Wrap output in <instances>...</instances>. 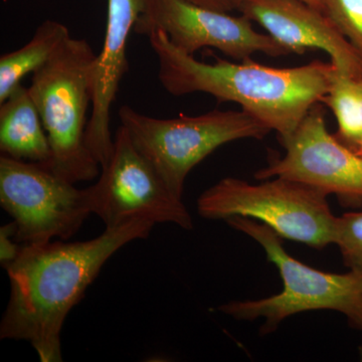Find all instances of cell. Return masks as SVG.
Masks as SVG:
<instances>
[{
	"label": "cell",
	"mask_w": 362,
	"mask_h": 362,
	"mask_svg": "<svg viewBox=\"0 0 362 362\" xmlns=\"http://www.w3.org/2000/svg\"><path fill=\"white\" fill-rule=\"evenodd\" d=\"M197 6L207 7V8L216 9V11L230 13L237 7L235 0H187Z\"/></svg>",
	"instance_id": "d6986e66"
},
{
	"label": "cell",
	"mask_w": 362,
	"mask_h": 362,
	"mask_svg": "<svg viewBox=\"0 0 362 362\" xmlns=\"http://www.w3.org/2000/svg\"><path fill=\"white\" fill-rule=\"evenodd\" d=\"M16 226L14 221L0 228V262L4 269L18 258L23 245L16 240Z\"/></svg>",
	"instance_id": "ac0fdd59"
},
{
	"label": "cell",
	"mask_w": 362,
	"mask_h": 362,
	"mask_svg": "<svg viewBox=\"0 0 362 362\" xmlns=\"http://www.w3.org/2000/svg\"><path fill=\"white\" fill-rule=\"evenodd\" d=\"M351 149H354L359 156L362 157V138L357 141Z\"/></svg>",
	"instance_id": "44dd1931"
},
{
	"label": "cell",
	"mask_w": 362,
	"mask_h": 362,
	"mask_svg": "<svg viewBox=\"0 0 362 362\" xmlns=\"http://www.w3.org/2000/svg\"><path fill=\"white\" fill-rule=\"evenodd\" d=\"M323 190L285 177L247 182L226 177L201 194L197 211L207 220L244 216L268 226L282 239L315 249L334 244L337 218Z\"/></svg>",
	"instance_id": "5b68a950"
},
{
	"label": "cell",
	"mask_w": 362,
	"mask_h": 362,
	"mask_svg": "<svg viewBox=\"0 0 362 362\" xmlns=\"http://www.w3.org/2000/svg\"><path fill=\"white\" fill-rule=\"evenodd\" d=\"M334 244L339 247L344 265L362 273V211L337 216Z\"/></svg>",
	"instance_id": "2e32d148"
},
{
	"label": "cell",
	"mask_w": 362,
	"mask_h": 362,
	"mask_svg": "<svg viewBox=\"0 0 362 362\" xmlns=\"http://www.w3.org/2000/svg\"><path fill=\"white\" fill-rule=\"evenodd\" d=\"M0 151L42 165L51 161V146L39 110L23 85L0 104Z\"/></svg>",
	"instance_id": "4fadbf2b"
},
{
	"label": "cell",
	"mask_w": 362,
	"mask_h": 362,
	"mask_svg": "<svg viewBox=\"0 0 362 362\" xmlns=\"http://www.w3.org/2000/svg\"><path fill=\"white\" fill-rule=\"evenodd\" d=\"M145 0H108L103 45L97 54L93 78L92 113L88 123V147L100 166L113 152L111 109L128 70L127 45L134 33Z\"/></svg>",
	"instance_id": "7c38bea8"
},
{
	"label": "cell",
	"mask_w": 362,
	"mask_h": 362,
	"mask_svg": "<svg viewBox=\"0 0 362 362\" xmlns=\"http://www.w3.org/2000/svg\"><path fill=\"white\" fill-rule=\"evenodd\" d=\"M321 103L337 118L338 139L352 148L362 138V76L349 75L334 68Z\"/></svg>",
	"instance_id": "9a60e30c"
},
{
	"label": "cell",
	"mask_w": 362,
	"mask_h": 362,
	"mask_svg": "<svg viewBox=\"0 0 362 362\" xmlns=\"http://www.w3.org/2000/svg\"><path fill=\"white\" fill-rule=\"evenodd\" d=\"M240 1H243V0H235L237 6ZM302 1L306 2V4H310V6L324 11V0H302Z\"/></svg>",
	"instance_id": "ffe728a7"
},
{
	"label": "cell",
	"mask_w": 362,
	"mask_h": 362,
	"mask_svg": "<svg viewBox=\"0 0 362 362\" xmlns=\"http://www.w3.org/2000/svg\"><path fill=\"white\" fill-rule=\"evenodd\" d=\"M92 213L106 228L136 220L173 225L192 230V214L176 197L150 162L120 125L114 137L113 152L101 175L89 187Z\"/></svg>",
	"instance_id": "ba28073f"
},
{
	"label": "cell",
	"mask_w": 362,
	"mask_h": 362,
	"mask_svg": "<svg viewBox=\"0 0 362 362\" xmlns=\"http://www.w3.org/2000/svg\"><path fill=\"white\" fill-rule=\"evenodd\" d=\"M226 221L263 247L268 261L282 277L283 290L263 299L228 302L218 307V311L235 320L265 319L261 335L271 334L289 317L317 310L339 312L351 327L362 331L361 272L335 274L317 270L293 258L283 247L282 238L268 226L244 216H233Z\"/></svg>",
	"instance_id": "277c9868"
},
{
	"label": "cell",
	"mask_w": 362,
	"mask_h": 362,
	"mask_svg": "<svg viewBox=\"0 0 362 362\" xmlns=\"http://www.w3.org/2000/svg\"><path fill=\"white\" fill-rule=\"evenodd\" d=\"M158 62V80L173 96L206 93L233 102L285 141L329 89L334 66L314 61L293 68H274L245 59L197 61L177 49L162 30L147 35Z\"/></svg>",
	"instance_id": "7a4b0ae2"
},
{
	"label": "cell",
	"mask_w": 362,
	"mask_h": 362,
	"mask_svg": "<svg viewBox=\"0 0 362 362\" xmlns=\"http://www.w3.org/2000/svg\"><path fill=\"white\" fill-rule=\"evenodd\" d=\"M237 8L290 54L320 49L338 71L362 76L361 57L320 9L302 0H243Z\"/></svg>",
	"instance_id": "8fae6325"
},
{
	"label": "cell",
	"mask_w": 362,
	"mask_h": 362,
	"mask_svg": "<svg viewBox=\"0 0 362 362\" xmlns=\"http://www.w3.org/2000/svg\"><path fill=\"white\" fill-rule=\"evenodd\" d=\"M97 54L87 40L70 37L33 74L28 87L51 146L45 166L75 185L99 175L100 164L86 139Z\"/></svg>",
	"instance_id": "3957f363"
},
{
	"label": "cell",
	"mask_w": 362,
	"mask_h": 362,
	"mask_svg": "<svg viewBox=\"0 0 362 362\" xmlns=\"http://www.w3.org/2000/svg\"><path fill=\"white\" fill-rule=\"evenodd\" d=\"M0 204L13 218L21 245L69 240L93 214L89 187L78 189L42 164L2 154Z\"/></svg>",
	"instance_id": "52a82bcc"
},
{
	"label": "cell",
	"mask_w": 362,
	"mask_h": 362,
	"mask_svg": "<svg viewBox=\"0 0 362 362\" xmlns=\"http://www.w3.org/2000/svg\"><path fill=\"white\" fill-rule=\"evenodd\" d=\"M154 30H162L177 49L192 56L204 47L239 61L257 52L271 57L290 54L270 35L255 30L243 14L230 16L187 0H145L134 33L147 37Z\"/></svg>",
	"instance_id": "9c48e42d"
},
{
	"label": "cell",
	"mask_w": 362,
	"mask_h": 362,
	"mask_svg": "<svg viewBox=\"0 0 362 362\" xmlns=\"http://www.w3.org/2000/svg\"><path fill=\"white\" fill-rule=\"evenodd\" d=\"M281 143L284 156L274 157L257 171L254 175L257 180L290 178L327 194L362 199V157L329 133L319 104Z\"/></svg>",
	"instance_id": "30bf717a"
},
{
	"label": "cell",
	"mask_w": 362,
	"mask_h": 362,
	"mask_svg": "<svg viewBox=\"0 0 362 362\" xmlns=\"http://www.w3.org/2000/svg\"><path fill=\"white\" fill-rule=\"evenodd\" d=\"M119 118L137 149L168 189L181 199L190 171L216 149L237 140H261L271 132L243 110L160 119L124 105Z\"/></svg>",
	"instance_id": "8992f818"
},
{
	"label": "cell",
	"mask_w": 362,
	"mask_h": 362,
	"mask_svg": "<svg viewBox=\"0 0 362 362\" xmlns=\"http://www.w3.org/2000/svg\"><path fill=\"white\" fill-rule=\"evenodd\" d=\"M154 225L136 220L86 242L23 245L6 267L8 304L0 323L1 339L30 343L42 362H59L62 330L68 314L84 297L101 269L132 240L146 239Z\"/></svg>",
	"instance_id": "6da1fadb"
},
{
	"label": "cell",
	"mask_w": 362,
	"mask_h": 362,
	"mask_svg": "<svg viewBox=\"0 0 362 362\" xmlns=\"http://www.w3.org/2000/svg\"><path fill=\"white\" fill-rule=\"evenodd\" d=\"M324 13L362 59V0H324Z\"/></svg>",
	"instance_id": "e0dca14e"
},
{
	"label": "cell",
	"mask_w": 362,
	"mask_h": 362,
	"mask_svg": "<svg viewBox=\"0 0 362 362\" xmlns=\"http://www.w3.org/2000/svg\"><path fill=\"white\" fill-rule=\"evenodd\" d=\"M69 28L56 21H45L30 42L0 58V104L20 87L28 74L35 73L70 39Z\"/></svg>",
	"instance_id": "5bb4252c"
}]
</instances>
